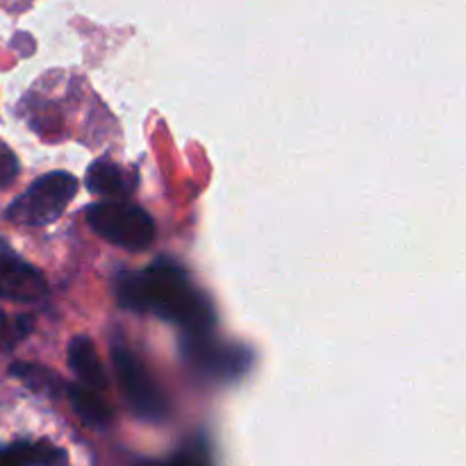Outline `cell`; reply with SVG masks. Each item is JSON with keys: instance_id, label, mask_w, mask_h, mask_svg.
Returning <instances> with one entry per match:
<instances>
[{"instance_id": "obj_1", "label": "cell", "mask_w": 466, "mask_h": 466, "mask_svg": "<svg viewBox=\"0 0 466 466\" xmlns=\"http://www.w3.org/2000/svg\"><path fill=\"white\" fill-rule=\"evenodd\" d=\"M114 294L123 309L135 314H155L182 328L185 335L212 332L217 323L212 300L171 258H157L144 271L116 273Z\"/></svg>"}, {"instance_id": "obj_2", "label": "cell", "mask_w": 466, "mask_h": 466, "mask_svg": "<svg viewBox=\"0 0 466 466\" xmlns=\"http://www.w3.org/2000/svg\"><path fill=\"white\" fill-rule=\"evenodd\" d=\"M89 226L109 244L126 250H146L157 237L153 217L139 205L126 200H105L89 205L85 212Z\"/></svg>"}, {"instance_id": "obj_3", "label": "cell", "mask_w": 466, "mask_h": 466, "mask_svg": "<svg viewBox=\"0 0 466 466\" xmlns=\"http://www.w3.org/2000/svg\"><path fill=\"white\" fill-rule=\"evenodd\" d=\"M77 194V177L66 171H53L36 177L16 200L7 208V221L21 226H48L64 214Z\"/></svg>"}, {"instance_id": "obj_4", "label": "cell", "mask_w": 466, "mask_h": 466, "mask_svg": "<svg viewBox=\"0 0 466 466\" xmlns=\"http://www.w3.org/2000/svg\"><path fill=\"white\" fill-rule=\"evenodd\" d=\"M112 362L114 369H116L118 385H121L132 412L150 423H159L168 419L171 405H168L162 387L155 382V378L146 369V364L130 349L118 344L112 349Z\"/></svg>"}, {"instance_id": "obj_5", "label": "cell", "mask_w": 466, "mask_h": 466, "mask_svg": "<svg viewBox=\"0 0 466 466\" xmlns=\"http://www.w3.org/2000/svg\"><path fill=\"white\" fill-rule=\"evenodd\" d=\"M182 355L187 364L212 380H237L250 367V350L244 346L226 344L212 332L182 337Z\"/></svg>"}, {"instance_id": "obj_6", "label": "cell", "mask_w": 466, "mask_h": 466, "mask_svg": "<svg viewBox=\"0 0 466 466\" xmlns=\"http://www.w3.org/2000/svg\"><path fill=\"white\" fill-rule=\"evenodd\" d=\"M48 296V282L44 273L14 250L0 248V299L12 303H39Z\"/></svg>"}, {"instance_id": "obj_7", "label": "cell", "mask_w": 466, "mask_h": 466, "mask_svg": "<svg viewBox=\"0 0 466 466\" xmlns=\"http://www.w3.org/2000/svg\"><path fill=\"white\" fill-rule=\"evenodd\" d=\"M85 180L91 194L112 200L127 198V196L132 194V189L137 187L135 173H127L126 168H121L118 164H114L112 159L107 157L96 159V162L86 168Z\"/></svg>"}, {"instance_id": "obj_8", "label": "cell", "mask_w": 466, "mask_h": 466, "mask_svg": "<svg viewBox=\"0 0 466 466\" xmlns=\"http://www.w3.org/2000/svg\"><path fill=\"white\" fill-rule=\"evenodd\" d=\"M68 367L80 378V385L91 387L96 391L107 387V376L100 364L98 350L89 337H73V341L68 344Z\"/></svg>"}, {"instance_id": "obj_9", "label": "cell", "mask_w": 466, "mask_h": 466, "mask_svg": "<svg viewBox=\"0 0 466 466\" xmlns=\"http://www.w3.org/2000/svg\"><path fill=\"white\" fill-rule=\"evenodd\" d=\"M66 455L48 441H14L0 449V466H64Z\"/></svg>"}, {"instance_id": "obj_10", "label": "cell", "mask_w": 466, "mask_h": 466, "mask_svg": "<svg viewBox=\"0 0 466 466\" xmlns=\"http://www.w3.org/2000/svg\"><path fill=\"white\" fill-rule=\"evenodd\" d=\"M66 399L77 417L94 428H107L112 423V410L98 396V391L85 385H66Z\"/></svg>"}, {"instance_id": "obj_11", "label": "cell", "mask_w": 466, "mask_h": 466, "mask_svg": "<svg viewBox=\"0 0 466 466\" xmlns=\"http://www.w3.org/2000/svg\"><path fill=\"white\" fill-rule=\"evenodd\" d=\"M14 378L23 382L25 387H30L36 394L50 396V399H57L59 394H66V382L57 376L50 369L41 367V364H27V362H16L9 369Z\"/></svg>"}, {"instance_id": "obj_12", "label": "cell", "mask_w": 466, "mask_h": 466, "mask_svg": "<svg viewBox=\"0 0 466 466\" xmlns=\"http://www.w3.org/2000/svg\"><path fill=\"white\" fill-rule=\"evenodd\" d=\"M18 176V159L7 146L0 141V189L7 185H12L14 177Z\"/></svg>"}, {"instance_id": "obj_13", "label": "cell", "mask_w": 466, "mask_h": 466, "mask_svg": "<svg viewBox=\"0 0 466 466\" xmlns=\"http://www.w3.org/2000/svg\"><path fill=\"white\" fill-rule=\"evenodd\" d=\"M9 339H12V328H9L7 317L0 312V344H3V341H9Z\"/></svg>"}, {"instance_id": "obj_14", "label": "cell", "mask_w": 466, "mask_h": 466, "mask_svg": "<svg viewBox=\"0 0 466 466\" xmlns=\"http://www.w3.org/2000/svg\"><path fill=\"white\" fill-rule=\"evenodd\" d=\"M171 466H189L187 462H176V464H171Z\"/></svg>"}]
</instances>
